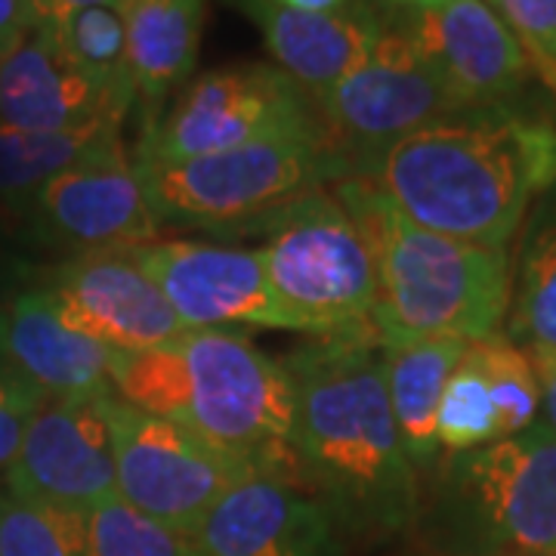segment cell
Returning <instances> with one entry per match:
<instances>
[{
	"label": "cell",
	"instance_id": "cell-16",
	"mask_svg": "<svg viewBox=\"0 0 556 556\" xmlns=\"http://www.w3.org/2000/svg\"><path fill=\"white\" fill-rule=\"evenodd\" d=\"M195 556H346L334 510L303 489L251 473L192 532Z\"/></svg>",
	"mask_w": 556,
	"mask_h": 556
},
{
	"label": "cell",
	"instance_id": "cell-34",
	"mask_svg": "<svg viewBox=\"0 0 556 556\" xmlns=\"http://www.w3.org/2000/svg\"><path fill=\"white\" fill-rule=\"evenodd\" d=\"M281 3L294 10H306V13H350L362 0H281Z\"/></svg>",
	"mask_w": 556,
	"mask_h": 556
},
{
	"label": "cell",
	"instance_id": "cell-32",
	"mask_svg": "<svg viewBox=\"0 0 556 556\" xmlns=\"http://www.w3.org/2000/svg\"><path fill=\"white\" fill-rule=\"evenodd\" d=\"M529 356L535 362L538 380H541V415H544V427H551L556 433V353H532Z\"/></svg>",
	"mask_w": 556,
	"mask_h": 556
},
{
	"label": "cell",
	"instance_id": "cell-5",
	"mask_svg": "<svg viewBox=\"0 0 556 556\" xmlns=\"http://www.w3.org/2000/svg\"><path fill=\"white\" fill-rule=\"evenodd\" d=\"M417 526L439 556H556V433L544 424L424 477Z\"/></svg>",
	"mask_w": 556,
	"mask_h": 556
},
{
	"label": "cell",
	"instance_id": "cell-7",
	"mask_svg": "<svg viewBox=\"0 0 556 556\" xmlns=\"http://www.w3.org/2000/svg\"><path fill=\"white\" fill-rule=\"evenodd\" d=\"M161 226L251 229L257 219L353 174L331 139H273L186 161H137Z\"/></svg>",
	"mask_w": 556,
	"mask_h": 556
},
{
	"label": "cell",
	"instance_id": "cell-36",
	"mask_svg": "<svg viewBox=\"0 0 556 556\" xmlns=\"http://www.w3.org/2000/svg\"><path fill=\"white\" fill-rule=\"evenodd\" d=\"M433 3H445V0H408L405 10H408V7H433Z\"/></svg>",
	"mask_w": 556,
	"mask_h": 556
},
{
	"label": "cell",
	"instance_id": "cell-8",
	"mask_svg": "<svg viewBox=\"0 0 556 556\" xmlns=\"http://www.w3.org/2000/svg\"><path fill=\"white\" fill-rule=\"evenodd\" d=\"M273 139L331 134L316 100L278 65L236 62L195 75L164 115L146 121L134 161H186Z\"/></svg>",
	"mask_w": 556,
	"mask_h": 556
},
{
	"label": "cell",
	"instance_id": "cell-14",
	"mask_svg": "<svg viewBox=\"0 0 556 556\" xmlns=\"http://www.w3.org/2000/svg\"><path fill=\"white\" fill-rule=\"evenodd\" d=\"M60 316L112 353H146L186 328L130 251L75 254L38 278Z\"/></svg>",
	"mask_w": 556,
	"mask_h": 556
},
{
	"label": "cell",
	"instance_id": "cell-28",
	"mask_svg": "<svg viewBox=\"0 0 556 556\" xmlns=\"http://www.w3.org/2000/svg\"><path fill=\"white\" fill-rule=\"evenodd\" d=\"M84 517L90 556H195L192 538L139 514L118 495L97 504Z\"/></svg>",
	"mask_w": 556,
	"mask_h": 556
},
{
	"label": "cell",
	"instance_id": "cell-33",
	"mask_svg": "<svg viewBox=\"0 0 556 556\" xmlns=\"http://www.w3.org/2000/svg\"><path fill=\"white\" fill-rule=\"evenodd\" d=\"M93 3H118V0H31L38 25H47V22L60 20L62 13H68V10H78V7H93Z\"/></svg>",
	"mask_w": 556,
	"mask_h": 556
},
{
	"label": "cell",
	"instance_id": "cell-15",
	"mask_svg": "<svg viewBox=\"0 0 556 556\" xmlns=\"http://www.w3.org/2000/svg\"><path fill=\"white\" fill-rule=\"evenodd\" d=\"M396 22L460 109L514 102L535 78L514 31L485 0L408 7Z\"/></svg>",
	"mask_w": 556,
	"mask_h": 556
},
{
	"label": "cell",
	"instance_id": "cell-19",
	"mask_svg": "<svg viewBox=\"0 0 556 556\" xmlns=\"http://www.w3.org/2000/svg\"><path fill=\"white\" fill-rule=\"evenodd\" d=\"M257 25L276 65L316 100L378 40L387 20L371 3L350 13H306L281 0H226Z\"/></svg>",
	"mask_w": 556,
	"mask_h": 556
},
{
	"label": "cell",
	"instance_id": "cell-11",
	"mask_svg": "<svg viewBox=\"0 0 556 556\" xmlns=\"http://www.w3.org/2000/svg\"><path fill=\"white\" fill-rule=\"evenodd\" d=\"M25 214L40 239L72 251V257L134 251L159 241L164 229L121 134L102 139L87 159L50 179Z\"/></svg>",
	"mask_w": 556,
	"mask_h": 556
},
{
	"label": "cell",
	"instance_id": "cell-22",
	"mask_svg": "<svg viewBox=\"0 0 556 556\" xmlns=\"http://www.w3.org/2000/svg\"><path fill=\"white\" fill-rule=\"evenodd\" d=\"M504 334L522 350L556 353V186L522 219Z\"/></svg>",
	"mask_w": 556,
	"mask_h": 556
},
{
	"label": "cell",
	"instance_id": "cell-12",
	"mask_svg": "<svg viewBox=\"0 0 556 556\" xmlns=\"http://www.w3.org/2000/svg\"><path fill=\"white\" fill-rule=\"evenodd\" d=\"M105 396H47L7 467L13 495L87 514L118 495Z\"/></svg>",
	"mask_w": 556,
	"mask_h": 556
},
{
	"label": "cell",
	"instance_id": "cell-26",
	"mask_svg": "<svg viewBox=\"0 0 556 556\" xmlns=\"http://www.w3.org/2000/svg\"><path fill=\"white\" fill-rule=\"evenodd\" d=\"M0 556H90L87 517L0 492Z\"/></svg>",
	"mask_w": 556,
	"mask_h": 556
},
{
	"label": "cell",
	"instance_id": "cell-21",
	"mask_svg": "<svg viewBox=\"0 0 556 556\" xmlns=\"http://www.w3.org/2000/svg\"><path fill=\"white\" fill-rule=\"evenodd\" d=\"M467 340L433 338L383 346L387 356V393L396 420L399 439L420 479L442 457L437 439V415L442 390L467 353Z\"/></svg>",
	"mask_w": 556,
	"mask_h": 556
},
{
	"label": "cell",
	"instance_id": "cell-1",
	"mask_svg": "<svg viewBox=\"0 0 556 556\" xmlns=\"http://www.w3.org/2000/svg\"><path fill=\"white\" fill-rule=\"evenodd\" d=\"M281 365L298 393L291 445L303 485L343 532L390 538L417 526L424 479L399 439L378 331L309 340Z\"/></svg>",
	"mask_w": 556,
	"mask_h": 556
},
{
	"label": "cell",
	"instance_id": "cell-6",
	"mask_svg": "<svg viewBox=\"0 0 556 556\" xmlns=\"http://www.w3.org/2000/svg\"><path fill=\"white\" fill-rule=\"evenodd\" d=\"M251 229L266 236L260 257L288 331L313 338L375 331V260L334 192L316 189Z\"/></svg>",
	"mask_w": 556,
	"mask_h": 556
},
{
	"label": "cell",
	"instance_id": "cell-17",
	"mask_svg": "<svg viewBox=\"0 0 556 556\" xmlns=\"http://www.w3.org/2000/svg\"><path fill=\"white\" fill-rule=\"evenodd\" d=\"M115 353L78 334L47 288L22 285L0 294V365L47 396H109Z\"/></svg>",
	"mask_w": 556,
	"mask_h": 556
},
{
	"label": "cell",
	"instance_id": "cell-23",
	"mask_svg": "<svg viewBox=\"0 0 556 556\" xmlns=\"http://www.w3.org/2000/svg\"><path fill=\"white\" fill-rule=\"evenodd\" d=\"M47 31L60 47L65 60L78 68L87 80H93L109 100H115L130 112L137 105V84L130 72L127 28L118 3H93L62 13L60 20L35 25Z\"/></svg>",
	"mask_w": 556,
	"mask_h": 556
},
{
	"label": "cell",
	"instance_id": "cell-13",
	"mask_svg": "<svg viewBox=\"0 0 556 556\" xmlns=\"http://www.w3.org/2000/svg\"><path fill=\"white\" fill-rule=\"evenodd\" d=\"M130 254L159 285L186 331H226L229 325L288 331L260 251L214 241L159 239L139 244Z\"/></svg>",
	"mask_w": 556,
	"mask_h": 556
},
{
	"label": "cell",
	"instance_id": "cell-27",
	"mask_svg": "<svg viewBox=\"0 0 556 556\" xmlns=\"http://www.w3.org/2000/svg\"><path fill=\"white\" fill-rule=\"evenodd\" d=\"M482 368L489 375L492 399L497 408L501 439L519 437L541 424V380L529 350L507 338L504 331L492 338L473 340Z\"/></svg>",
	"mask_w": 556,
	"mask_h": 556
},
{
	"label": "cell",
	"instance_id": "cell-24",
	"mask_svg": "<svg viewBox=\"0 0 556 556\" xmlns=\"http://www.w3.org/2000/svg\"><path fill=\"white\" fill-rule=\"evenodd\" d=\"M112 134H121V124H93L65 134L0 127V207L28 211L31 199L50 179L87 159Z\"/></svg>",
	"mask_w": 556,
	"mask_h": 556
},
{
	"label": "cell",
	"instance_id": "cell-25",
	"mask_svg": "<svg viewBox=\"0 0 556 556\" xmlns=\"http://www.w3.org/2000/svg\"><path fill=\"white\" fill-rule=\"evenodd\" d=\"M437 439L442 455L473 452L482 445L501 442L497 408L489 387V375L482 368L477 346L470 343L457 368L442 390L437 415Z\"/></svg>",
	"mask_w": 556,
	"mask_h": 556
},
{
	"label": "cell",
	"instance_id": "cell-31",
	"mask_svg": "<svg viewBox=\"0 0 556 556\" xmlns=\"http://www.w3.org/2000/svg\"><path fill=\"white\" fill-rule=\"evenodd\" d=\"M35 25L38 20H35L31 0H0V56L28 38Z\"/></svg>",
	"mask_w": 556,
	"mask_h": 556
},
{
	"label": "cell",
	"instance_id": "cell-29",
	"mask_svg": "<svg viewBox=\"0 0 556 556\" xmlns=\"http://www.w3.org/2000/svg\"><path fill=\"white\" fill-rule=\"evenodd\" d=\"M519 40L526 60L556 97V0H485Z\"/></svg>",
	"mask_w": 556,
	"mask_h": 556
},
{
	"label": "cell",
	"instance_id": "cell-10",
	"mask_svg": "<svg viewBox=\"0 0 556 556\" xmlns=\"http://www.w3.org/2000/svg\"><path fill=\"white\" fill-rule=\"evenodd\" d=\"M316 105L353 170L417 127L460 112L399 22L383 25L371 50L316 97Z\"/></svg>",
	"mask_w": 556,
	"mask_h": 556
},
{
	"label": "cell",
	"instance_id": "cell-20",
	"mask_svg": "<svg viewBox=\"0 0 556 556\" xmlns=\"http://www.w3.org/2000/svg\"><path fill=\"white\" fill-rule=\"evenodd\" d=\"M118 7L137 102L159 118L161 102L195 75L207 0H118Z\"/></svg>",
	"mask_w": 556,
	"mask_h": 556
},
{
	"label": "cell",
	"instance_id": "cell-4",
	"mask_svg": "<svg viewBox=\"0 0 556 556\" xmlns=\"http://www.w3.org/2000/svg\"><path fill=\"white\" fill-rule=\"evenodd\" d=\"M331 189L375 260V331L383 346L433 338L473 343L504 331L514 278L507 248L420 229L365 174Z\"/></svg>",
	"mask_w": 556,
	"mask_h": 556
},
{
	"label": "cell",
	"instance_id": "cell-2",
	"mask_svg": "<svg viewBox=\"0 0 556 556\" xmlns=\"http://www.w3.org/2000/svg\"><path fill=\"white\" fill-rule=\"evenodd\" d=\"M420 229L507 248L556 186V121L514 102L460 109L358 164Z\"/></svg>",
	"mask_w": 556,
	"mask_h": 556
},
{
	"label": "cell",
	"instance_id": "cell-30",
	"mask_svg": "<svg viewBox=\"0 0 556 556\" xmlns=\"http://www.w3.org/2000/svg\"><path fill=\"white\" fill-rule=\"evenodd\" d=\"M47 399L31 380H25L7 365H0V470H7L20 455L28 420Z\"/></svg>",
	"mask_w": 556,
	"mask_h": 556
},
{
	"label": "cell",
	"instance_id": "cell-18",
	"mask_svg": "<svg viewBox=\"0 0 556 556\" xmlns=\"http://www.w3.org/2000/svg\"><path fill=\"white\" fill-rule=\"evenodd\" d=\"M127 115L40 28L0 56V127L65 134L93 124H124Z\"/></svg>",
	"mask_w": 556,
	"mask_h": 556
},
{
	"label": "cell",
	"instance_id": "cell-9",
	"mask_svg": "<svg viewBox=\"0 0 556 556\" xmlns=\"http://www.w3.org/2000/svg\"><path fill=\"white\" fill-rule=\"evenodd\" d=\"M102 402L115 442L118 497L179 535L192 538L219 497L260 473L257 460L226 452L182 424L146 415L115 393Z\"/></svg>",
	"mask_w": 556,
	"mask_h": 556
},
{
	"label": "cell",
	"instance_id": "cell-35",
	"mask_svg": "<svg viewBox=\"0 0 556 556\" xmlns=\"http://www.w3.org/2000/svg\"><path fill=\"white\" fill-rule=\"evenodd\" d=\"M380 7H383V10H393V13H402V10H405V3H408V0H378Z\"/></svg>",
	"mask_w": 556,
	"mask_h": 556
},
{
	"label": "cell",
	"instance_id": "cell-3",
	"mask_svg": "<svg viewBox=\"0 0 556 556\" xmlns=\"http://www.w3.org/2000/svg\"><path fill=\"white\" fill-rule=\"evenodd\" d=\"M112 387L146 415L195 430L260 473L303 485L294 455L298 393L281 358L239 331H182L146 353H115Z\"/></svg>",
	"mask_w": 556,
	"mask_h": 556
}]
</instances>
